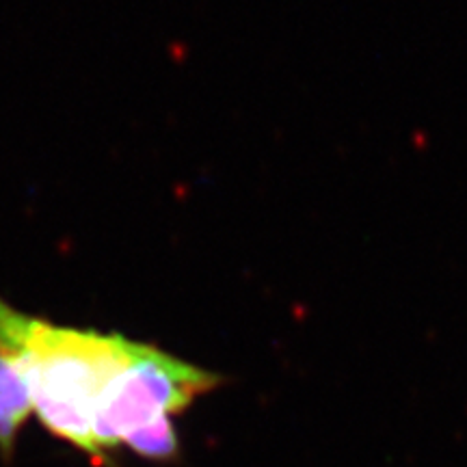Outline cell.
I'll use <instances>...</instances> for the list:
<instances>
[{
    "instance_id": "cell-1",
    "label": "cell",
    "mask_w": 467,
    "mask_h": 467,
    "mask_svg": "<svg viewBox=\"0 0 467 467\" xmlns=\"http://www.w3.org/2000/svg\"><path fill=\"white\" fill-rule=\"evenodd\" d=\"M139 342L121 333L59 327L0 297V357L20 372L41 424L102 463L93 415L106 385L130 364Z\"/></svg>"
},
{
    "instance_id": "cell-4",
    "label": "cell",
    "mask_w": 467,
    "mask_h": 467,
    "mask_svg": "<svg viewBox=\"0 0 467 467\" xmlns=\"http://www.w3.org/2000/svg\"><path fill=\"white\" fill-rule=\"evenodd\" d=\"M121 444L135 450L137 455L152 461H169L180 450L178 433H175L171 417H160L156 422H150L132 430Z\"/></svg>"
},
{
    "instance_id": "cell-3",
    "label": "cell",
    "mask_w": 467,
    "mask_h": 467,
    "mask_svg": "<svg viewBox=\"0 0 467 467\" xmlns=\"http://www.w3.org/2000/svg\"><path fill=\"white\" fill-rule=\"evenodd\" d=\"M33 411L28 385L5 357H0V455L11 457L15 439Z\"/></svg>"
},
{
    "instance_id": "cell-2",
    "label": "cell",
    "mask_w": 467,
    "mask_h": 467,
    "mask_svg": "<svg viewBox=\"0 0 467 467\" xmlns=\"http://www.w3.org/2000/svg\"><path fill=\"white\" fill-rule=\"evenodd\" d=\"M221 385V377L150 344L104 388L93 415V441L104 455L132 430L186 411L199 396Z\"/></svg>"
}]
</instances>
